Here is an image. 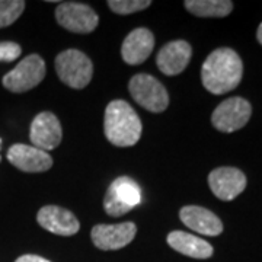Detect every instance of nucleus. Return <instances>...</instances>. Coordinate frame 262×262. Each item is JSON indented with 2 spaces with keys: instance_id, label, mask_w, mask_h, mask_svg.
<instances>
[{
  "instance_id": "nucleus-1",
  "label": "nucleus",
  "mask_w": 262,
  "mask_h": 262,
  "mask_svg": "<svg viewBox=\"0 0 262 262\" xmlns=\"http://www.w3.org/2000/svg\"><path fill=\"white\" fill-rule=\"evenodd\" d=\"M244 64L232 48H219L207 57L201 69V82L208 92L223 95L233 91L242 80Z\"/></svg>"
},
{
  "instance_id": "nucleus-2",
  "label": "nucleus",
  "mask_w": 262,
  "mask_h": 262,
  "mask_svg": "<svg viewBox=\"0 0 262 262\" xmlns=\"http://www.w3.org/2000/svg\"><path fill=\"white\" fill-rule=\"evenodd\" d=\"M105 137L117 147H130L140 140L143 125L140 117L122 99L108 103L103 118Z\"/></svg>"
},
{
  "instance_id": "nucleus-3",
  "label": "nucleus",
  "mask_w": 262,
  "mask_h": 262,
  "mask_svg": "<svg viewBox=\"0 0 262 262\" xmlns=\"http://www.w3.org/2000/svg\"><path fill=\"white\" fill-rule=\"evenodd\" d=\"M58 79L73 89H83L92 80L94 64L91 58L79 50H64L56 57Z\"/></svg>"
},
{
  "instance_id": "nucleus-4",
  "label": "nucleus",
  "mask_w": 262,
  "mask_h": 262,
  "mask_svg": "<svg viewBox=\"0 0 262 262\" xmlns=\"http://www.w3.org/2000/svg\"><path fill=\"white\" fill-rule=\"evenodd\" d=\"M128 91L133 99L150 113H162L168 108V91L153 76L146 73L133 76L128 83Z\"/></svg>"
},
{
  "instance_id": "nucleus-5",
  "label": "nucleus",
  "mask_w": 262,
  "mask_h": 262,
  "mask_svg": "<svg viewBox=\"0 0 262 262\" xmlns=\"http://www.w3.org/2000/svg\"><path fill=\"white\" fill-rule=\"evenodd\" d=\"M141 198L140 185L128 177H120L108 188L103 198V208L110 215L120 217L139 206Z\"/></svg>"
},
{
  "instance_id": "nucleus-6",
  "label": "nucleus",
  "mask_w": 262,
  "mask_h": 262,
  "mask_svg": "<svg viewBox=\"0 0 262 262\" xmlns=\"http://www.w3.org/2000/svg\"><path fill=\"white\" fill-rule=\"evenodd\" d=\"M46 63L38 54L25 57L12 72L3 76V86L13 94H24L34 89L46 77Z\"/></svg>"
},
{
  "instance_id": "nucleus-7",
  "label": "nucleus",
  "mask_w": 262,
  "mask_h": 262,
  "mask_svg": "<svg viewBox=\"0 0 262 262\" xmlns=\"http://www.w3.org/2000/svg\"><path fill=\"white\" fill-rule=\"evenodd\" d=\"M57 22L67 31L75 34H89L96 29L99 16L91 6L79 2L58 3L56 9Z\"/></svg>"
},
{
  "instance_id": "nucleus-8",
  "label": "nucleus",
  "mask_w": 262,
  "mask_h": 262,
  "mask_svg": "<svg viewBox=\"0 0 262 262\" xmlns=\"http://www.w3.org/2000/svg\"><path fill=\"white\" fill-rule=\"evenodd\" d=\"M252 115V106L244 98L234 96L220 103L211 115L215 130L222 133H233L245 127Z\"/></svg>"
},
{
  "instance_id": "nucleus-9",
  "label": "nucleus",
  "mask_w": 262,
  "mask_h": 262,
  "mask_svg": "<svg viewBox=\"0 0 262 262\" xmlns=\"http://www.w3.org/2000/svg\"><path fill=\"white\" fill-rule=\"evenodd\" d=\"M29 139L34 147L44 151L54 150L61 143L63 139V128L56 115L53 113H41L32 120Z\"/></svg>"
},
{
  "instance_id": "nucleus-10",
  "label": "nucleus",
  "mask_w": 262,
  "mask_h": 262,
  "mask_svg": "<svg viewBox=\"0 0 262 262\" xmlns=\"http://www.w3.org/2000/svg\"><path fill=\"white\" fill-rule=\"evenodd\" d=\"M137 227L131 222L120 225H98L91 232L94 245L101 251H117L133 242Z\"/></svg>"
},
{
  "instance_id": "nucleus-11",
  "label": "nucleus",
  "mask_w": 262,
  "mask_h": 262,
  "mask_svg": "<svg viewBox=\"0 0 262 262\" xmlns=\"http://www.w3.org/2000/svg\"><path fill=\"white\" fill-rule=\"evenodd\" d=\"M246 177L236 168H217L208 175V185L219 200L232 201L246 188Z\"/></svg>"
},
{
  "instance_id": "nucleus-12",
  "label": "nucleus",
  "mask_w": 262,
  "mask_h": 262,
  "mask_svg": "<svg viewBox=\"0 0 262 262\" xmlns=\"http://www.w3.org/2000/svg\"><path fill=\"white\" fill-rule=\"evenodd\" d=\"M37 222L42 229L58 236H73L80 229V223L76 215L58 206L42 207L38 211Z\"/></svg>"
},
{
  "instance_id": "nucleus-13",
  "label": "nucleus",
  "mask_w": 262,
  "mask_h": 262,
  "mask_svg": "<svg viewBox=\"0 0 262 262\" xmlns=\"http://www.w3.org/2000/svg\"><path fill=\"white\" fill-rule=\"evenodd\" d=\"M8 160L15 168L28 173L46 172L53 166V159L47 151L27 144H13L8 150Z\"/></svg>"
},
{
  "instance_id": "nucleus-14",
  "label": "nucleus",
  "mask_w": 262,
  "mask_h": 262,
  "mask_svg": "<svg viewBox=\"0 0 262 262\" xmlns=\"http://www.w3.org/2000/svg\"><path fill=\"white\" fill-rule=\"evenodd\" d=\"M192 56V48L187 41L177 39L170 41L166 46L160 48L156 57V64L159 70L166 76H177L182 73Z\"/></svg>"
},
{
  "instance_id": "nucleus-15",
  "label": "nucleus",
  "mask_w": 262,
  "mask_h": 262,
  "mask_svg": "<svg viewBox=\"0 0 262 262\" xmlns=\"http://www.w3.org/2000/svg\"><path fill=\"white\" fill-rule=\"evenodd\" d=\"M179 217L184 225L196 233L204 234V236H219L223 232L222 220L204 207H182L179 211Z\"/></svg>"
},
{
  "instance_id": "nucleus-16",
  "label": "nucleus",
  "mask_w": 262,
  "mask_h": 262,
  "mask_svg": "<svg viewBox=\"0 0 262 262\" xmlns=\"http://www.w3.org/2000/svg\"><path fill=\"white\" fill-rule=\"evenodd\" d=\"M155 47V37L147 28H137L125 37L121 47L122 60L130 66L146 61Z\"/></svg>"
},
{
  "instance_id": "nucleus-17",
  "label": "nucleus",
  "mask_w": 262,
  "mask_h": 262,
  "mask_svg": "<svg viewBox=\"0 0 262 262\" xmlns=\"http://www.w3.org/2000/svg\"><path fill=\"white\" fill-rule=\"evenodd\" d=\"M168 244L172 249L177 252L182 253L189 258L195 259H207L213 256V246L206 242L204 239H200L194 234H189L187 232L175 230L168 234Z\"/></svg>"
},
{
  "instance_id": "nucleus-18",
  "label": "nucleus",
  "mask_w": 262,
  "mask_h": 262,
  "mask_svg": "<svg viewBox=\"0 0 262 262\" xmlns=\"http://www.w3.org/2000/svg\"><path fill=\"white\" fill-rule=\"evenodd\" d=\"M184 6L200 18H225L233 10L230 0H187Z\"/></svg>"
},
{
  "instance_id": "nucleus-19",
  "label": "nucleus",
  "mask_w": 262,
  "mask_h": 262,
  "mask_svg": "<svg viewBox=\"0 0 262 262\" xmlns=\"http://www.w3.org/2000/svg\"><path fill=\"white\" fill-rule=\"evenodd\" d=\"M25 2L22 0H0V28L9 27L25 10Z\"/></svg>"
},
{
  "instance_id": "nucleus-20",
  "label": "nucleus",
  "mask_w": 262,
  "mask_h": 262,
  "mask_svg": "<svg viewBox=\"0 0 262 262\" xmlns=\"http://www.w3.org/2000/svg\"><path fill=\"white\" fill-rule=\"evenodd\" d=\"M151 5L150 0H110V9L118 15H130L149 8Z\"/></svg>"
},
{
  "instance_id": "nucleus-21",
  "label": "nucleus",
  "mask_w": 262,
  "mask_h": 262,
  "mask_svg": "<svg viewBox=\"0 0 262 262\" xmlns=\"http://www.w3.org/2000/svg\"><path fill=\"white\" fill-rule=\"evenodd\" d=\"M22 53V48L13 41H3L0 42V61L12 63L15 61Z\"/></svg>"
},
{
  "instance_id": "nucleus-22",
  "label": "nucleus",
  "mask_w": 262,
  "mask_h": 262,
  "mask_svg": "<svg viewBox=\"0 0 262 262\" xmlns=\"http://www.w3.org/2000/svg\"><path fill=\"white\" fill-rule=\"evenodd\" d=\"M15 262H50L42 256H38V255H22L19 256L18 259Z\"/></svg>"
},
{
  "instance_id": "nucleus-23",
  "label": "nucleus",
  "mask_w": 262,
  "mask_h": 262,
  "mask_svg": "<svg viewBox=\"0 0 262 262\" xmlns=\"http://www.w3.org/2000/svg\"><path fill=\"white\" fill-rule=\"evenodd\" d=\"M256 38H258V41H259V44L262 46V24L258 27V31H256Z\"/></svg>"
},
{
  "instance_id": "nucleus-24",
  "label": "nucleus",
  "mask_w": 262,
  "mask_h": 262,
  "mask_svg": "<svg viewBox=\"0 0 262 262\" xmlns=\"http://www.w3.org/2000/svg\"><path fill=\"white\" fill-rule=\"evenodd\" d=\"M0 144H2V139H0ZM0 147H2V146H0Z\"/></svg>"
},
{
  "instance_id": "nucleus-25",
  "label": "nucleus",
  "mask_w": 262,
  "mask_h": 262,
  "mask_svg": "<svg viewBox=\"0 0 262 262\" xmlns=\"http://www.w3.org/2000/svg\"><path fill=\"white\" fill-rule=\"evenodd\" d=\"M0 160H2V158H0Z\"/></svg>"
}]
</instances>
